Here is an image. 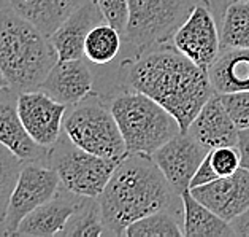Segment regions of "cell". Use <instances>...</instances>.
Returning <instances> with one entry per match:
<instances>
[{
	"label": "cell",
	"mask_w": 249,
	"mask_h": 237,
	"mask_svg": "<svg viewBox=\"0 0 249 237\" xmlns=\"http://www.w3.org/2000/svg\"><path fill=\"white\" fill-rule=\"evenodd\" d=\"M124 77L127 89L156 100L178 121L183 134H187L194 118L214 94L208 70L168 43L133 56Z\"/></svg>",
	"instance_id": "6da1fadb"
},
{
	"label": "cell",
	"mask_w": 249,
	"mask_h": 237,
	"mask_svg": "<svg viewBox=\"0 0 249 237\" xmlns=\"http://www.w3.org/2000/svg\"><path fill=\"white\" fill-rule=\"evenodd\" d=\"M45 35H50L84 0H3Z\"/></svg>",
	"instance_id": "d6986e66"
},
{
	"label": "cell",
	"mask_w": 249,
	"mask_h": 237,
	"mask_svg": "<svg viewBox=\"0 0 249 237\" xmlns=\"http://www.w3.org/2000/svg\"><path fill=\"white\" fill-rule=\"evenodd\" d=\"M238 132L240 129L230 118L217 93L206 100L187 131V134H191L198 143L208 150L217 147H236Z\"/></svg>",
	"instance_id": "e0dca14e"
},
{
	"label": "cell",
	"mask_w": 249,
	"mask_h": 237,
	"mask_svg": "<svg viewBox=\"0 0 249 237\" xmlns=\"http://www.w3.org/2000/svg\"><path fill=\"white\" fill-rule=\"evenodd\" d=\"M60 178L51 166L40 162H24L11 193L5 218L2 221L3 236H13L18 224L38 205L50 200L60 188Z\"/></svg>",
	"instance_id": "ba28073f"
},
{
	"label": "cell",
	"mask_w": 249,
	"mask_h": 237,
	"mask_svg": "<svg viewBox=\"0 0 249 237\" xmlns=\"http://www.w3.org/2000/svg\"><path fill=\"white\" fill-rule=\"evenodd\" d=\"M97 199L108 236H124L127 226L140 218L159 210L173 212L181 196L153 156L127 155L118 162Z\"/></svg>",
	"instance_id": "7a4b0ae2"
},
{
	"label": "cell",
	"mask_w": 249,
	"mask_h": 237,
	"mask_svg": "<svg viewBox=\"0 0 249 237\" xmlns=\"http://www.w3.org/2000/svg\"><path fill=\"white\" fill-rule=\"evenodd\" d=\"M0 143L5 145L22 162H43L48 148L29 136L18 113V91L5 86L0 91Z\"/></svg>",
	"instance_id": "4fadbf2b"
},
{
	"label": "cell",
	"mask_w": 249,
	"mask_h": 237,
	"mask_svg": "<svg viewBox=\"0 0 249 237\" xmlns=\"http://www.w3.org/2000/svg\"><path fill=\"white\" fill-rule=\"evenodd\" d=\"M103 15L95 0H84L73 13L50 35L59 60L84 58V41L90 29L100 24Z\"/></svg>",
	"instance_id": "2e32d148"
},
{
	"label": "cell",
	"mask_w": 249,
	"mask_h": 237,
	"mask_svg": "<svg viewBox=\"0 0 249 237\" xmlns=\"http://www.w3.org/2000/svg\"><path fill=\"white\" fill-rule=\"evenodd\" d=\"M236 148L240 151L241 167H245L246 171H249V127H246V129H240Z\"/></svg>",
	"instance_id": "f546056e"
},
{
	"label": "cell",
	"mask_w": 249,
	"mask_h": 237,
	"mask_svg": "<svg viewBox=\"0 0 249 237\" xmlns=\"http://www.w3.org/2000/svg\"><path fill=\"white\" fill-rule=\"evenodd\" d=\"M24 162L0 143V223L3 221L11 193H13Z\"/></svg>",
	"instance_id": "d4e9b609"
},
{
	"label": "cell",
	"mask_w": 249,
	"mask_h": 237,
	"mask_svg": "<svg viewBox=\"0 0 249 237\" xmlns=\"http://www.w3.org/2000/svg\"><path fill=\"white\" fill-rule=\"evenodd\" d=\"M80 196L60 186L54 196L38 205L18 224L13 236L29 237H53L59 236L67 221L75 212Z\"/></svg>",
	"instance_id": "9a60e30c"
},
{
	"label": "cell",
	"mask_w": 249,
	"mask_h": 237,
	"mask_svg": "<svg viewBox=\"0 0 249 237\" xmlns=\"http://www.w3.org/2000/svg\"><path fill=\"white\" fill-rule=\"evenodd\" d=\"M172 43L194 64L208 70L221 51L219 29L208 0H200L173 35Z\"/></svg>",
	"instance_id": "9c48e42d"
},
{
	"label": "cell",
	"mask_w": 249,
	"mask_h": 237,
	"mask_svg": "<svg viewBox=\"0 0 249 237\" xmlns=\"http://www.w3.org/2000/svg\"><path fill=\"white\" fill-rule=\"evenodd\" d=\"M92 72L83 58L67 60L57 59L38 89L60 104L73 107L92 94Z\"/></svg>",
	"instance_id": "5bb4252c"
},
{
	"label": "cell",
	"mask_w": 249,
	"mask_h": 237,
	"mask_svg": "<svg viewBox=\"0 0 249 237\" xmlns=\"http://www.w3.org/2000/svg\"><path fill=\"white\" fill-rule=\"evenodd\" d=\"M183 200V234L184 237H232L230 223L210 210L192 196L191 190L181 193Z\"/></svg>",
	"instance_id": "ffe728a7"
},
{
	"label": "cell",
	"mask_w": 249,
	"mask_h": 237,
	"mask_svg": "<svg viewBox=\"0 0 249 237\" xmlns=\"http://www.w3.org/2000/svg\"><path fill=\"white\" fill-rule=\"evenodd\" d=\"M59 236H67V237L108 236V231L102 218L99 199L80 196L75 212L71 214L65 228Z\"/></svg>",
	"instance_id": "44dd1931"
},
{
	"label": "cell",
	"mask_w": 249,
	"mask_h": 237,
	"mask_svg": "<svg viewBox=\"0 0 249 237\" xmlns=\"http://www.w3.org/2000/svg\"><path fill=\"white\" fill-rule=\"evenodd\" d=\"M64 132L76 147L89 153L121 161L127 156L124 138L113 117L110 102L89 94L86 99L71 107L64 118Z\"/></svg>",
	"instance_id": "5b68a950"
},
{
	"label": "cell",
	"mask_w": 249,
	"mask_h": 237,
	"mask_svg": "<svg viewBox=\"0 0 249 237\" xmlns=\"http://www.w3.org/2000/svg\"><path fill=\"white\" fill-rule=\"evenodd\" d=\"M219 39L221 48H249V2L233 0L227 5Z\"/></svg>",
	"instance_id": "7402d4cb"
},
{
	"label": "cell",
	"mask_w": 249,
	"mask_h": 237,
	"mask_svg": "<svg viewBox=\"0 0 249 237\" xmlns=\"http://www.w3.org/2000/svg\"><path fill=\"white\" fill-rule=\"evenodd\" d=\"M121 37L123 35L119 30L108 22L97 24L95 27L90 29L84 41V58L89 62L99 65L111 62L121 51V41H123Z\"/></svg>",
	"instance_id": "603a6c76"
},
{
	"label": "cell",
	"mask_w": 249,
	"mask_h": 237,
	"mask_svg": "<svg viewBox=\"0 0 249 237\" xmlns=\"http://www.w3.org/2000/svg\"><path fill=\"white\" fill-rule=\"evenodd\" d=\"M210 159L213 169L219 177L232 175L241 167L240 151L236 147H217L210 150Z\"/></svg>",
	"instance_id": "4316f807"
},
{
	"label": "cell",
	"mask_w": 249,
	"mask_h": 237,
	"mask_svg": "<svg viewBox=\"0 0 249 237\" xmlns=\"http://www.w3.org/2000/svg\"><path fill=\"white\" fill-rule=\"evenodd\" d=\"M230 226H232L235 236L249 237V207L243 212L241 215L233 218V220L230 221Z\"/></svg>",
	"instance_id": "4dcf8cb0"
},
{
	"label": "cell",
	"mask_w": 249,
	"mask_h": 237,
	"mask_svg": "<svg viewBox=\"0 0 249 237\" xmlns=\"http://www.w3.org/2000/svg\"><path fill=\"white\" fill-rule=\"evenodd\" d=\"M5 86H10V84H8V81H7V80H5V77H3L2 72H0V91H2Z\"/></svg>",
	"instance_id": "1f68e13d"
},
{
	"label": "cell",
	"mask_w": 249,
	"mask_h": 237,
	"mask_svg": "<svg viewBox=\"0 0 249 237\" xmlns=\"http://www.w3.org/2000/svg\"><path fill=\"white\" fill-rule=\"evenodd\" d=\"M95 2L105 22L118 29L121 35H124L127 21H129V2L127 0H95Z\"/></svg>",
	"instance_id": "83f0119b"
},
{
	"label": "cell",
	"mask_w": 249,
	"mask_h": 237,
	"mask_svg": "<svg viewBox=\"0 0 249 237\" xmlns=\"http://www.w3.org/2000/svg\"><path fill=\"white\" fill-rule=\"evenodd\" d=\"M67 105L40 89L18 93V113L29 136L43 148H53L62 136Z\"/></svg>",
	"instance_id": "30bf717a"
},
{
	"label": "cell",
	"mask_w": 249,
	"mask_h": 237,
	"mask_svg": "<svg viewBox=\"0 0 249 237\" xmlns=\"http://www.w3.org/2000/svg\"><path fill=\"white\" fill-rule=\"evenodd\" d=\"M219 96L236 127L238 129L249 127V91H240V93H229Z\"/></svg>",
	"instance_id": "484cf974"
},
{
	"label": "cell",
	"mask_w": 249,
	"mask_h": 237,
	"mask_svg": "<svg viewBox=\"0 0 249 237\" xmlns=\"http://www.w3.org/2000/svg\"><path fill=\"white\" fill-rule=\"evenodd\" d=\"M245 2H249V0H245Z\"/></svg>",
	"instance_id": "d6a6232c"
},
{
	"label": "cell",
	"mask_w": 249,
	"mask_h": 237,
	"mask_svg": "<svg viewBox=\"0 0 249 237\" xmlns=\"http://www.w3.org/2000/svg\"><path fill=\"white\" fill-rule=\"evenodd\" d=\"M57 62L51 40L5 2L0 5V72L18 93L38 89Z\"/></svg>",
	"instance_id": "3957f363"
},
{
	"label": "cell",
	"mask_w": 249,
	"mask_h": 237,
	"mask_svg": "<svg viewBox=\"0 0 249 237\" xmlns=\"http://www.w3.org/2000/svg\"><path fill=\"white\" fill-rule=\"evenodd\" d=\"M129 21L125 45L138 56L154 46L170 43L200 0H127Z\"/></svg>",
	"instance_id": "8992f818"
},
{
	"label": "cell",
	"mask_w": 249,
	"mask_h": 237,
	"mask_svg": "<svg viewBox=\"0 0 249 237\" xmlns=\"http://www.w3.org/2000/svg\"><path fill=\"white\" fill-rule=\"evenodd\" d=\"M191 193L222 220L230 223L249 207V171L240 167L232 175L192 188Z\"/></svg>",
	"instance_id": "7c38bea8"
},
{
	"label": "cell",
	"mask_w": 249,
	"mask_h": 237,
	"mask_svg": "<svg viewBox=\"0 0 249 237\" xmlns=\"http://www.w3.org/2000/svg\"><path fill=\"white\" fill-rule=\"evenodd\" d=\"M110 108L124 138L127 155L153 156L179 134V124L146 94L125 89L110 99Z\"/></svg>",
	"instance_id": "277c9868"
},
{
	"label": "cell",
	"mask_w": 249,
	"mask_h": 237,
	"mask_svg": "<svg viewBox=\"0 0 249 237\" xmlns=\"http://www.w3.org/2000/svg\"><path fill=\"white\" fill-rule=\"evenodd\" d=\"M216 178H219V175H217L214 169H213V164L210 159V151H208V155L205 156V159L200 162V166L197 167L196 174L192 175L191 183H189V190L206 185V183H211V181H214Z\"/></svg>",
	"instance_id": "f1b7e54d"
},
{
	"label": "cell",
	"mask_w": 249,
	"mask_h": 237,
	"mask_svg": "<svg viewBox=\"0 0 249 237\" xmlns=\"http://www.w3.org/2000/svg\"><path fill=\"white\" fill-rule=\"evenodd\" d=\"M127 237H183L178 217L170 210H159L133 221L125 229Z\"/></svg>",
	"instance_id": "cb8c5ba5"
},
{
	"label": "cell",
	"mask_w": 249,
	"mask_h": 237,
	"mask_svg": "<svg viewBox=\"0 0 249 237\" xmlns=\"http://www.w3.org/2000/svg\"><path fill=\"white\" fill-rule=\"evenodd\" d=\"M208 77L217 94L249 91V48H221Z\"/></svg>",
	"instance_id": "ac0fdd59"
},
{
	"label": "cell",
	"mask_w": 249,
	"mask_h": 237,
	"mask_svg": "<svg viewBox=\"0 0 249 237\" xmlns=\"http://www.w3.org/2000/svg\"><path fill=\"white\" fill-rule=\"evenodd\" d=\"M208 151L191 134L179 132L156 151L153 159L173 190L181 196V193L189 190L192 175Z\"/></svg>",
	"instance_id": "8fae6325"
},
{
	"label": "cell",
	"mask_w": 249,
	"mask_h": 237,
	"mask_svg": "<svg viewBox=\"0 0 249 237\" xmlns=\"http://www.w3.org/2000/svg\"><path fill=\"white\" fill-rule=\"evenodd\" d=\"M48 162L57 172L65 190L78 196L99 198L119 161L76 147L64 132L48 151Z\"/></svg>",
	"instance_id": "52a82bcc"
}]
</instances>
